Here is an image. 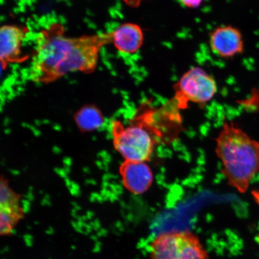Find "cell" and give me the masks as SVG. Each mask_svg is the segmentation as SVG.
I'll list each match as a JSON object with an SVG mask.
<instances>
[{
  "mask_svg": "<svg viewBox=\"0 0 259 259\" xmlns=\"http://www.w3.org/2000/svg\"><path fill=\"white\" fill-rule=\"evenodd\" d=\"M112 43V31L70 37L63 25L54 23L38 34L29 69L32 81L54 82L74 72L92 73L102 48Z\"/></svg>",
  "mask_w": 259,
  "mask_h": 259,
  "instance_id": "cell-1",
  "label": "cell"
},
{
  "mask_svg": "<svg viewBox=\"0 0 259 259\" xmlns=\"http://www.w3.org/2000/svg\"><path fill=\"white\" fill-rule=\"evenodd\" d=\"M215 153L230 186L245 193L259 171V142L232 121H225L215 139Z\"/></svg>",
  "mask_w": 259,
  "mask_h": 259,
  "instance_id": "cell-2",
  "label": "cell"
},
{
  "mask_svg": "<svg viewBox=\"0 0 259 259\" xmlns=\"http://www.w3.org/2000/svg\"><path fill=\"white\" fill-rule=\"evenodd\" d=\"M150 259H209L198 236L189 231L162 232L149 245Z\"/></svg>",
  "mask_w": 259,
  "mask_h": 259,
  "instance_id": "cell-3",
  "label": "cell"
},
{
  "mask_svg": "<svg viewBox=\"0 0 259 259\" xmlns=\"http://www.w3.org/2000/svg\"><path fill=\"white\" fill-rule=\"evenodd\" d=\"M112 134L115 149L125 160H150L158 143L150 131L135 121L125 126L121 121H113Z\"/></svg>",
  "mask_w": 259,
  "mask_h": 259,
  "instance_id": "cell-4",
  "label": "cell"
},
{
  "mask_svg": "<svg viewBox=\"0 0 259 259\" xmlns=\"http://www.w3.org/2000/svg\"><path fill=\"white\" fill-rule=\"evenodd\" d=\"M216 80L202 68L194 67L183 74L175 86L176 96L183 108L187 103L205 105L218 93Z\"/></svg>",
  "mask_w": 259,
  "mask_h": 259,
  "instance_id": "cell-5",
  "label": "cell"
},
{
  "mask_svg": "<svg viewBox=\"0 0 259 259\" xmlns=\"http://www.w3.org/2000/svg\"><path fill=\"white\" fill-rule=\"evenodd\" d=\"M28 32V28L17 25H5L0 28V61L3 69H7L9 64L27 59L22 56L21 47Z\"/></svg>",
  "mask_w": 259,
  "mask_h": 259,
  "instance_id": "cell-6",
  "label": "cell"
},
{
  "mask_svg": "<svg viewBox=\"0 0 259 259\" xmlns=\"http://www.w3.org/2000/svg\"><path fill=\"white\" fill-rule=\"evenodd\" d=\"M210 50L220 58L230 59L244 51V42L242 34L232 25H220L209 35Z\"/></svg>",
  "mask_w": 259,
  "mask_h": 259,
  "instance_id": "cell-7",
  "label": "cell"
},
{
  "mask_svg": "<svg viewBox=\"0 0 259 259\" xmlns=\"http://www.w3.org/2000/svg\"><path fill=\"white\" fill-rule=\"evenodd\" d=\"M119 174L125 189L137 195L147 192L153 183V171L144 161L125 160Z\"/></svg>",
  "mask_w": 259,
  "mask_h": 259,
  "instance_id": "cell-8",
  "label": "cell"
},
{
  "mask_svg": "<svg viewBox=\"0 0 259 259\" xmlns=\"http://www.w3.org/2000/svg\"><path fill=\"white\" fill-rule=\"evenodd\" d=\"M144 40V32L137 24H123L112 31V44L116 50L123 54L137 53L141 48Z\"/></svg>",
  "mask_w": 259,
  "mask_h": 259,
  "instance_id": "cell-9",
  "label": "cell"
},
{
  "mask_svg": "<svg viewBox=\"0 0 259 259\" xmlns=\"http://www.w3.org/2000/svg\"><path fill=\"white\" fill-rule=\"evenodd\" d=\"M77 127L82 132H92L101 127L104 118L95 106H83L74 115Z\"/></svg>",
  "mask_w": 259,
  "mask_h": 259,
  "instance_id": "cell-10",
  "label": "cell"
},
{
  "mask_svg": "<svg viewBox=\"0 0 259 259\" xmlns=\"http://www.w3.org/2000/svg\"><path fill=\"white\" fill-rule=\"evenodd\" d=\"M0 232L1 235H9L14 231L15 227L24 216L23 208L20 205L0 206Z\"/></svg>",
  "mask_w": 259,
  "mask_h": 259,
  "instance_id": "cell-11",
  "label": "cell"
},
{
  "mask_svg": "<svg viewBox=\"0 0 259 259\" xmlns=\"http://www.w3.org/2000/svg\"><path fill=\"white\" fill-rule=\"evenodd\" d=\"M181 5L186 8L196 9L201 5L203 0H178Z\"/></svg>",
  "mask_w": 259,
  "mask_h": 259,
  "instance_id": "cell-12",
  "label": "cell"
},
{
  "mask_svg": "<svg viewBox=\"0 0 259 259\" xmlns=\"http://www.w3.org/2000/svg\"><path fill=\"white\" fill-rule=\"evenodd\" d=\"M144 0H124L125 4L131 8H137Z\"/></svg>",
  "mask_w": 259,
  "mask_h": 259,
  "instance_id": "cell-13",
  "label": "cell"
},
{
  "mask_svg": "<svg viewBox=\"0 0 259 259\" xmlns=\"http://www.w3.org/2000/svg\"><path fill=\"white\" fill-rule=\"evenodd\" d=\"M252 197L255 201L259 205V190H252L251 192Z\"/></svg>",
  "mask_w": 259,
  "mask_h": 259,
  "instance_id": "cell-14",
  "label": "cell"
}]
</instances>
